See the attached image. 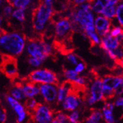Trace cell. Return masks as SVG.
<instances>
[{"label": "cell", "mask_w": 123, "mask_h": 123, "mask_svg": "<svg viewBox=\"0 0 123 123\" xmlns=\"http://www.w3.org/2000/svg\"><path fill=\"white\" fill-rule=\"evenodd\" d=\"M95 16L91 10V3H87L76 6L68 17L73 24V31L81 32L86 37L96 31L94 25Z\"/></svg>", "instance_id": "6da1fadb"}, {"label": "cell", "mask_w": 123, "mask_h": 123, "mask_svg": "<svg viewBox=\"0 0 123 123\" xmlns=\"http://www.w3.org/2000/svg\"><path fill=\"white\" fill-rule=\"evenodd\" d=\"M27 39L23 34L17 31L0 33V48L4 56L16 58L25 52Z\"/></svg>", "instance_id": "7a4b0ae2"}, {"label": "cell", "mask_w": 123, "mask_h": 123, "mask_svg": "<svg viewBox=\"0 0 123 123\" xmlns=\"http://www.w3.org/2000/svg\"><path fill=\"white\" fill-rule=\"evenodd\" d=\"M54 51L52 43L40 39H31L27 41L25 52L28 57L36 58L44 62Z\"/></svg>", "instance_id": "3957f363"}, {"label": "cell", "mask_w": 123, "mask_h": 123, "mask_svg": "<svg viewBox=\"0 0 123 123\" xmlns=\"http://www.w3.org/2000/svg\"><path fill=\"white\" fill-rule=\"evenodd\" d=\"M55 11L53 7L41 3L34 9L33 14V26L37 33H43L51 23Z\"/></svg>", "instance_id": "277c9868"}, {"label": "cell", "mask_w": 123, "mask_h": 123, "mask_svg": "<svg viewBox=\"0 0 123 123\" xmlns=\"http://www.w3.org/2000/svg\"><path fill=\"white\" fill-rule=\"evenodd\" d=\"M28 81L37 85L45 84H58V77L55 72L49 69H35L30 73L28 77Z\"/></svg>", "instance_id": "5b68a950"}, {"label": "cell", "mask_w": 123, "mask_h": 123, "mask_svg": "<svg viewBox=\"0 0 123 123\" xmlns=\"http://www.w3.org/2000/svg\"><path fill=\"white\" fill-rule=\"evenodd\" d=\"M105 101L103 91L101 78H96L88 85L86 97V105L89 107Z\"/></svg>", "instance_id": "8992f818"}, {"label": "cell", "mask_w": 123, "mask_h": 123, "mask_svg": "<svg viewBox=\"0 0 123 123\" xmlns=\"http://www.w3.org/2000/svg\"><path fill=\"white\" fill-rule=\"evenodd\" d=\"M53 30L55 38L59 41H63L70 37L73 26L68 17L60 16L53 22Z\"/></svg>", "instance_id": "52a82bcc"}, {"label": "cell", "mask_w": 123, "mask_h": 123, "mask_svg": "<svg viewBox=\"0 0 123 123\" xmlns=\"http://www.w3.org/2000/svg\"><path fill=\"white\" fill-rule=\"evenodd\" d=\"M101 80L105 100H111L115 97L116 89L122 84V76L114 74H108L102 78Z\"/></svg>", "instance_id": "ba28073f"}, {"label": "cell", "mask_w": 123, "mask_h": 123, "mask_svg": "<svg viewBox=\"0 0 123 123\" xmlns=\"http://www.w3.org/2000/svg\"><path fill=\"white\" fill-rule=\"evenodd\" d=\"M33 123H51L55 117V112L50 105L44 103H39L33 112H31Z\"/></svg>", "instance_id": "9c48e42d"}, {"label": "cell", "mask_w": 123, "mask_h": 123, "mask_svg": "<svg viewBox=\"0 0 123 123\" xmlns=\"http://www.w3.org/2000/svg\"><path fill=\"white\" fill-rule=\"evenodd\" d=\"M6 103L16 116L17 123H25L28 118V111L22 102L15 99L8 94L5 98Z\"/></svg>", "instance_id": "30bf717a"}, {"label": "cell", "mask_w": 123, "mask_h": 123, "mask_svg": "<svg viewBox=\"0 0 123 123\" xmlns=\"http://www.w3.org/2000/svg\"><path fill=\"white\" fill-rule=\"evenodd\" d=\"M39 96L43 102L49 105H54L57 102L58 84H45L39 85Z\"/></svg>", "instance_id": "8fae6325"}, {"label": "cell", "mask_w": 123, "mask_h": 123, "mask_svg": "<svg viewBox=\"0 0 123 123\" xmlns=\"http://www.w3.org/2000/svg\"><path fill=\"white\" fill-rule=\"evenodd\" d=\"M0 69L5 76L11 79L15 78L18 73V68L15 58L4 56L0 64Z\"/></svg>", "instance_id": "7c38bea8"}, {"label": "cell", "mask_w": 123, "mask_h": 123, "mask_svg": "<svg viewBox=\"0 0 123 123\" xmlns=\"http://www.w3.org/2000/svg\"><path fill=\"white\" fill-rule=\"evenodd\" d=\"M81 103L82 100L81 97L76 93L72 92L60 104L62 111L69 112L79 109L81 106Z\"/></svg>", "instance_id": "4fadbf2b"}, {"label": "cell", "mask_w": 123, "mask_h": 123, "mask_svg": "<svg viewBox=\"0 0 123 123\" xmlns=\"http://www.w3.org/2000/svg\"><path fill=\"white\" fill-rule=\"evenodd\" d=\"M94 25L96 33L103 37L109 33L112 26V21L100 14L96 15Z\"/></svg>", "instance_id": "5bb4252c"}, {"label": "cell", "mask_w": 123, "mask_h": 123, "mask_svg": "<svg viewBox=\"0 0 123 123\" xmlns=\"http://www.w3.org/2000/svg\"><path fill=\"white\" fill-rule=\"evenodd\" d=\"M105 101L101 109L103 122L105 123H116V118L114 114L116 108L114 103L111 100H106Z\"/></svg>", "instance_id": "9a60e30c"}, {"label": "cell", "mask_w": 123, "mask_h": 123, "mask_svg": "<svg viewBox=\"0 0 123 123\" xmlns=\"http://www.w3.org/2000/svg\"><path fill=\"white\" fill-rule=\"evenodd\" d=\"M121 44L119 42L117 39L114 37H112L108 34L106 36L101 37V41L99 46L105 53L108 51H112L116 49L120 46Z\"/></svg>", "instance_id": "2e32d148"}, {"label": "cell", "mask_w": 123, "mask_h": 123, "mask_svg": "<svg viewBox=\"0 0 123 123\" xmlns=\"http://www.w3.org/2000/svg\"><path fill=\"white\" fill-rule=\"evenodd\" d=\"M21 87L26 99L36 98L39 96V87L37 84L28 81L21 84Z\"/></svg>", "instance_id": "e0dca14e"}, {"label": "cell", "mask_w": 123, "mask_h": 123, "mask_svg": "<svg viewBox=\"0 0 123 123\" xmlns=\"http://www.w3.org/2000/svg\"><path fill=\"white\" fill-rule=\"evenodd\" d=\"M73 83L64 81L62 83L58 85V92H57V102L61 103L70 93L73 92Z\"/></svg>", "instance_id": "ac0fdd59"}, {"label": "cell", "mask_w": 123, "mask_h": 123, "mask_svg": "<svg viewBox=\"0 0 123 123\" xmlns=\"http://www.w3.org/2000/svg\"><path fill=\"white\" fill-rule=\"evenodd\" d=\"M103 116L101 109H94L82 123H103Z\"/></svg>", "instance_id": "d6986e66"}, {"label": "cell", "mask_w": 123, "mask_h": 123, "mask_svg": "<svg viewBox=\"0 0 123 123\" xmlns=\"http://www.w3.org/2000/svg\"><path fill=\"white\" fill-rule=\"evenodd\" d=\"M9 95L11 96L12 98H13L15 99L18 100L20 102H25L26 100V97L24 94L23 91L22 89L21 84H16L10 89L9 91Z\"/></svg>", "instance_id": "ffe728a7"}, {"label": "cell", "mask_w": 123, "mask_h": 123, "mask_svg": "<svg viewBox=\"0 0 123 123\" xmlns=\"http://www.w3.org/2000/svg\"><path fill=\"white\" fill-rule=\"evenodd\" d=\"M7 1L14 8L25 10L30 6L32 0H7Z\"/></svg>", "instance_id": "44dd1931"}, {"label": "cell", "mask_w": 123, "mask_h": 123, "mask_svg": "<svg viewBox=\"0 0 123 123\" xmlns=\"http://www.w3.org/2000/svg\"><path fill=\"white\" fill-rule=\"evenodd\" d=\"M11 18L15 21L22 23L26 19V12L25 10L22 9L15 8L14 9L11 16Z\"/></svg>", "instance_id": "7402d4cb"}, {"label": "cell", "mask_w": 123, "mask_h": 123, "mask_svg": "<svg viewBox=\"0 0 123 123\" xmlns=\"http://www.w3.org/2000/svg\"><path fill=\"white\" fill-rule=\"evenodd\" d=\"M114 20L116 21L117 25L123 28V0H121L116 8V16Z\"/></svg>", "instance_id": "603a6c76"}, {"label": "cell", "mask_w": 123, "mask_h": 123, "mask_svg": "<svg viewBox=\"0 0 123 123\" xmlns=\"http://www.w3.org/2000/svg\"><path fill=\"white\" fill-rule=\"evenodd\" d=\"M116 8L117 7H116V6L107 5V6L105 8L104 11L102 12L101 15L105 16L106 18L109 19L110 20H114L116 16Z\"/></svg>", "instance_id": "cb8c5ba5"}, {"label": "cell", "mask_w": 123, "mask_h": 123, "mask_svg": "<svg viewBox=\"0 0 123 123\" xmlns=\"http://www.w3.org/2000/svg\"><path fill=\"white\" fill-rule=\"evenodd\" d=\"M78 75L79 74L74 70L73 68H67L63 71V77L66 81H68L71 83L77 78Z\"/></svg>", "instance_id": "d4e9b609"}, {"label": "cell", "mask_w": 123, "mask_h": 123, "mask_svg": "<svg viewBox=\"0 0 123 123\" xmlns=\"http://www.w3.org/2000/svg\"><path fill=\"white\" fill-rule=\"evenodd\" d=\"M81 118V114L79 109L71 111L68 114V120L69 123H80Z\"/></svg>", "instance_id": "484cf974"}, {"label": "cell", "mask_w": 123, "mask_h": 123, "mask_svg": "<svg viewBox=\"0 0 123 123\" xmlns=\"http://www.w3.org/2000/svg\"><path fill=\"white\" fill-rule=\"evenodd\" d=\"M39 103L36 98L28 99L25 101V107L28 112H32L34 111Z\"/></svg>", "instance_id": "4316f807"}, {"label": "cell", "mask_w": 123, "mask_h": 123, "mask_svg": "<svg viewBox=\"0 0 123 123\" xmlns=\"http://www.w3.org/2000/svg\"><path fill=\"white\" fill-rule=\"evenodd\" d=\"M54 119L59 123H68V114L65 111H59L55 113Z\"/></svg>", "instance_id": "83f0119b"}, {"label": "cell", "mask_w": 123, "mask_h": 123, "mask_svg": "<svg viewBox=\"0 0 123 123\" xmlns=\"http://www.w3.org/2000/svg\"><path fill=\"white\" fill-rule=\"evenodd\" d=\"M66 59L68 62H69L71 65L73 66H74L80 61L79 56L73 52L68 53L67 55H66Z\"/></svg>", "instance_id": "f1b7e54d"}, {"label": "cell", "mask_w": 123, "mask_h": 123, "mask_svg": "<svg viewBox=\"0 0 123 123\" xmlns=\"http://www.w3.org/2000/svg\"><path fill=\"white\" fill-rule=\"evenodd\" d=\"M86 37L93 45H99L101 41V37L96 33V31L90 33Z\"/></svg>", "instance_id": "f546056e"}, {"label": "cell", "mask_w": 123, "mask_h": 123, "mask_svg": "<svg viewBox=\"0 0 123 123\" xmlns=\"http://www.w3.org/2000/svg\"><path fill=\"white\" fill-rule=\"evenodd\" d=\"M87 83L86 77L82 74H79L72 83L74 86H76L78 87H84L86 86Z\"/></svg>", "instance_id": "4dcf8cb0"}, {"label": "cell", "mask_w": 123, "mask_h": 123, "mask_svg": "<svg viewBox=\"0 0 123 123\" xmlns=\"http://www.w3.org/2000/svg\"><path fill=\"white\" fill-rule=\"evenodd\" d=\"M27 62H28L30 67L33 68L34 69L40 68L44 62L43 61H41L39 59L32 58V57H28V59H27Z\"/></svg>", "instance_id": "1f68e13d"}, {"label": "cell", "mask_w": 123, "mask_h": 123, "mask_svg": "<svg viewBox=\"0 0 123 123\" xmlns=\"http://www.w3.org/2000/svg\"><path fill=\"white\" fill-rule=\"evenodd\" d=\"M123 33V28L118 25L112 24V26L109 31V34L112 37H116Z\"/></svg>", "instance_id": "d6a6232c"}, {"label": "cell", "mask_w": 123, "mask_h": 123, "mask_svg": "<svg viewBox=\"0 0 123 123\" xmlns=\"http://www.w3.org/2000/svg\"><path fill=\"white\" fill-rule=\"evenodd\" d=\"M86 63L81 60H80L76 65L74 66L73 69L78 74H82L86 69Z\"/></svg>", "instance_id": "836d02e7"}, {"label": "cell", "mask_w": 123, "mask_h": 123, "mask_svg": "<svg viewBox=\"0 0 123 123\" xmlns=\"http://www.w3.org/2000/svg\"><path fill=\"white\" fill-rule=\"evenodd\" d=\"M112 102L114 103L115 108H120L123 111V96H115Z\"/></svg>", "instance_id": "e575fe53"}, {"label": "cell", "mask_w": 123, "mask_h": 123, "mask_svg": "<svg viewBox=\"0 0 123 123\" xmlns=\"http://www.w3.org/2000/svg\"><path fill=\"white\" fill-rule=\"evenodd\" d=\"M8 114L5 108L0 104V123H5L7 121Z\"/></svg>", "instance_id": "d590c367"}, {"label": "cell", "mask_w": 123, "mask_h": 123, "mask_svg": "<svg viewBox=\"0 0 123 123\" xmlns=\"http://www.w3.org/2000/svg\"><path fill=\"white\" fill-rule=\"evenodd\" d=\"M13 10H14V8L11 5H7L5 6V8L3 9V15L6 18L11 17Z\"/></svg>", "instance_id": "8d00e7d4"}, {"label": "cell", "mask_w": 123, "mask_h": 123, "mask_svg": "<svg viewBox=\"0 0 123 123\" xmlns=\"http://www.w3.org/2000/svg\"><path fill=\"white\" fill-rule=\"evenodd\" d=\"M92 1H93V0H71L73 4L74 5L76 6H80V5H83L84 3H91Z\"/></svg>", "instance_id": "74e56055"}, {"label": "cell", "mask_w": 123, "mask_h": 123, "mask_svg": "<svg viewBox=\"0 0 123 123\" xmlns=\"http://www.w3.org/2000/svg\"><path fill=\"white\" fill-rule=\"evenodd\" d=\"M54 1H55V0H43L42 3H44V4L46 5V6L53 7Z\"/></svg>", "instance_id": "f35d334b"}, {"label": "cell", "mask_w": 123, "mask_h": 123, "mask_svg": "<svg viewBox=\"0 0 123 123\" xmlns=\"http://www.w3.org/2000/svg\"><path fill=\"white\" fill-rule=\"evenodd\" d=\"M95 1H96L97 2H98L105 8L107 6V5L108 4V2H109V0H95Z\"/></svg>", "instance_id": "ab89813d"}, {"label": "cell", "mask_w": 123, "mask_h": 123, "mask_svg": "<svg viewBox=\"0 0 123 123\" xmlns=\"http://www.w3.org/2000/svg\"><path fill=\"white\" fill-rule=\"evenodd\" d=\"M3 17H1V16H0V30H1V28L2 25H3Z\"/></svg>", "instance_id": "60d3db41"}, {"label": "cell", "mask_w": 123, "mask_h": 123, "mask_svg": "<svg viewBox=\"0 0 123 123\" xmlns=\"http://www.w3.org/2000/svg\"><path fill=\"white\" fill-rule=\"evenodd\" d=\"M51 123H58V122L57 121H56V120H55V119H54V120H53V121H52Z\"/></svg>", "instance_id": "b9f144b4"}, {"label": "cell", "mask_w": 123, "mask_h": 123, "mask_svg": "<svg viewBox=\"0 0 123 123\" xmlns=\"http://www.w3.org/2000/svg\"><path fill=\"white\" fill-rule=\"evenodd\" d=\"M4 2V0H0V5H1Z\"/></svg>", "instance_id": "7bdbcfd3"}, {"label": "cell", "mask_w": 123, "mask_h": 123, "mask_svg": "<svg viewBox=\"0 0 123 123\" xmlns=\"http://www.w3.org/2000/svg\"><path fill=\"white\" fill-rule=\"evenodd\" d=\"M122 79H123V82H122V84H121V86L122 87H123V74L122 75Z\"/></svg>", "instance_id": "ee69618b"}, {"label": "cell", "mask_w": 123, "mask_h": 123, "mask_svg": "<svg viewBox=\"0 0 123 123\" xmlns=\"http://www.w3.org/2000/svg\"><path fill=\"white\" fill-rule=\"evenodd\" d=\"M1 55V48H0V55Z\"/></svg>", "instance_id": "f6af8a7d"}, {"label": "cell", "mask_w": 123, "mask_h": 123, "mask_svg": "<svg viewBox=\"0 0 123 123\" xmlns=\"http://www.w3.org/2000/svg\"><path fill=\"white\" fill-rule=\"evenodd\" d=\"M1 69H0V73H1Z\"/></svg>", "instance_id": "bcb514c9"}, {"label": "cell", "mask_w": 123, "mask_h": 123, "mask_svg": "<svg viewBox=\"0 0 123 123\" xmlns=\"http://www.w3.org/2000/svg\"></svg>", "instance_id": "7dc6e473"}]
</instances>
